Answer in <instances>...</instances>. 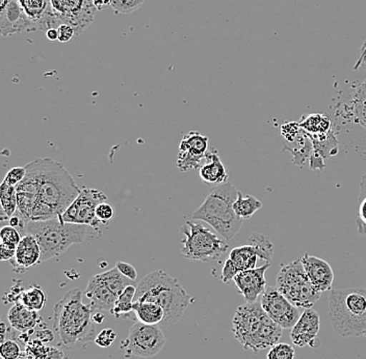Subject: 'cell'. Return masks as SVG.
I'll return each mask as SVG.
<instances>
[{
    "label": "cell",
    "mask_w": 366,
    "mask_h": 359,
    "mask_svg": "<svg viewBox=\"0 0 366 359\" xmlns=\"http://www.w3.org/2000/svg\"><path fill=\"white\" fill-rule=\"evenodd\" d=\"M0 202H1V221L11 218L17 213V187L2 182L0 186Z\"/></svg>",
    "instance_id": "cell-29"
},
{
    "label": "cell",
    "mask_w": 366,
    "mask_h": 359,
    "mask_svg": "<svg viewBox=\"0 0 366 359\" xmlns=\"http://www.w3.org/2000/svg\"><path fill=\"white\" fill-rule=\"evenodd\" d=\"M8 320L14 330L23 335H31L34 328L40 323L41 317L36 310L26 308L22 303H16L9 310Z\"/></svg>",
    "instance_id": "cell-22"
},
{
    "label": "cell",
    "mask_w": 366,
    "mask_h": 359,
    "mask_svg": "<svg viewBox=\"0 0 366 359\" xmlns=\"http://www.w3.org/2000/svg\"><path fill=\"white\" fill-rule=\"evenodd\" d=\"M359 186H360V193H359V201H360L366 196V173L363 175L362 179H361Z\"/></svg>",
    "instance_id": "cell-49"
},
{
    "label": "cell",
    "mask_w": 366,
    "mask_h": 359,
    "mask_svg": "<svg viewBox=\"0 0 366 359\" xmlns=\"http://www.w3.org/2000/svg\"><path fill=\"white\" fill-rule=\"evenodd\" d=\"M136 285H128L127 288L121 293L120 296L117 299L116 303L111 314L114 315V317H120L121 315H127L130 313L134 312V304L136 300L137 294Z\"/></svg>",
    "instance_id": "cell-32"
},
{
    "label": "cell",
    "mask_w": 366,
    "mask_h": 359,
    "mask_svg": "<svg viewBox=\"0 0 366 359\" xmlns=\"http://www.w3.org/2000/svg\"><path fill=\"white\" fill-rule=\"evenodd\" d=\"M145 0H113L112 8L117 14L134 13L143 6Z\"/></svg>",
    "instance_id": "cell-35"
},
{
    "label": "cell",
    "mask_w": 366,
    "mask_h": 359,
    "mask_svg": "<svg viewBox=\"0 0 366 359\" xmlns=\"http://www.w3.org/2000/svg\"><path fill=\"white\" fill-rule=\"evenodd\" d=\"M22 239V234L18 228L11 226H4L0 230V240L1 243L9 246H18Z\"/></svg>",
    "instance_id": "cell-36"
},
{
    "label": "cell",
    "mask_w": 366,
    "mask_h": 359,
    "mask_svg": "<svg viewBox=\"0 0 366 359\" xmlns=\"http://www.w3.org/2000/svg\"><path fill=\"white\" fill-rule=\"evenodd\" d=\"M329 318L343 338L360 337L366 329V290H331Z\"/></svg>",
    "instance_id": "cell-7"
},
{
    "label": "cell",
    "mask_w": 366,
    "mask_h": 359,
    "mask_svg": "<svg viewBox=\"0 0 366 359\" xmlns=\"http://www.w3.org/2000/svg\"><path fill=\"white\" fill-rule=\"evenodd\" d=\"M117 333L112 328H105L100 331L95 338L96 345L102 348H109L116 340Z\"/></svg>",
    "instance_id": "cell-38"
},
{
    "label": "cell",
    "mask_w": 366,
    "mask_h": 359,
    "mask_svg": "<svg viewBox=\"0 0 366 359\" xmlns=\"http://www.w3.org/2000/svg\"><path fill=\"white\" fill-rule=\"evenodd\" d=\"M159 304L164 310L162 325L177 323L191 304V295L183 289L177 278L162 270L151 272L137 283L136 300Z\"/></svg>",
    "instance_id": "cell-3"
},
{
    "label": "cell",
    "mask_w": 366,
    "mask_h": 359,
    "mask_svg": "<svg viewBox=\"0 0 366 359\" xmlns=\"http://www.w3.org/2000/svg\"><path fill=\"white\" fill-rule=\"evenodd\" d=\"M258 257L257 251L255 247L248 244V246H239L233 248L230 251L228 260L233 265L237 273L246 270L256 268Z\"/></svg>",
    "instance_id": "cell-25"
},
{
    "label": "cell",
    "mask_w": 366,
    "mask_h": 359,
    "mask_svg": "<svg viewBox=\"0 0 366 359\" xmlns=\"http://www.w3.org/2000/svg\"><path fill=\"white\" fill-rule=\"evenodd\" d=\"M262 203L253 196H244L239 191L237 201L233 205L235 213L242 219H249L253 216L258 210L262 209Z\"/></svg>",
    "instance_id": "cell-31"
},
{
    "label": "cell",
    "mask_w": 366,
    "mask_h": 359,
    "mask_svg": "<svg viewBox=\"0 0 366 359\" xmlns=\"http://www.w3.org/2000/svg\"><path fill=\"white\" fill-rule=\"evenodd\" d=\"M351 114L354 123L365 128L366 131V80L352 88Z\"/></svg>",
    "instance_id": "cell-27"
},
{
    "label": "cell",
    "mask_w": 366,
    "mask_h": 359,
    "mask_svg": "<svg viewBox=\"0 0 366 359\" xmlns=\"http://www.w3.org/2000/svg\"><path fill=\"white\" fill-rule=\"evenodd\" d=\"M23 352L19 344L14 340H6L0 346V356L2 359H18Z\"/></svg>",
    "instance_id": "cell-37"
},
{
    "label": "cell",
    "mask_w": 366,
    "mask_h": 359,
    "mask_svg": "<svg viewBox=\"0 0 366 359\" xmlns=\"http://www.w3.org/2000/svg\"><path fill=\"white\" fill-rule=\"evenodd\" d=\"M209 138L199 132L191 131L183 136L179 145L177 157V168L182 173H187L192 169H199L202 166L206 153L208 152Z\"/></svg>",
    "instance_id": "cell-14"
},
{
    "label": "cell",
    "mask_w": 366,
    "mask_h": 359,
    "mask_svg": "<svg viewBox=\"0 0 366 359\" xmlns=\"http://www.w3.org/2000/svg\"><path fill=\"white\" fill-rule=\"evenodd\" d=\"M260 304L267 315L283 329H292L302 315L299 308L286 299L277 288L267 287Z\"/></svg>",
    "instance_id": "cell-13"
},
{
    "label": "cell",
    "mask_w": 366,
    "mask_h": 359,
    "mask_svg": "<svg viewBox=\"0 0 366 359\" xmlns=\"http://www.w3.org/2000/svg\"><path fill=\"white\" fill-rule=\"evenodd\" d=\"M25 168L36 182V203L31 221L61 216L81 191L65 166L51 158H38Z\"/></svg>",
    "instance_id": "cell-1"
},
{
    "label": "cell",
    "mask_w": 366,
    "mask_h": 359,
    "mask_svg": "<svg viewBox=\"0 0 366 359\" xmlns=\"http://www.w3.org/2000/svg\"><path fill=\"white\" fill-rule=\"evenodd\" d=\"M362 335L363 337H366V329L365 331H363Z\"/></svg>",
    "instance_id": "cell-52"
},
{
    "label": "cell",
    "mask_w": 366,
    "mask_h": 359,
    "mask_svg": "<svg viewBox=\"0 0 366 359\" xmlns=\"http://www.w3.org/2000/svg\"><path fill=\"white\" fill-rule=\"evenodd\" d=\"M166 342V337L159 325L137 322L130 328L128 338L121 343V349L137 358H149L159 354Z\"/></svg>",
    "instance_id": "cell-11"
},
{
    "label": "cell",
    "mask_w": 366,
    "mask_h": 359,
    "mask_svg": "<svg viewBox=\"0 0 366 359\" xmlns=\"http://www.w3.org/2000/svg\"><path fill=\"white\" fill-rule=\"evenodd\" d=\"M89 226L63 223L56 218L25 223L24 234L33 235L41 247V262L59 257L73 244H79L93 236Z\"/></svg>",
    "instance_id": "cell-6"
},
{
    "label": "cell",
    "mask_w": 366,
    "mask_h": 359,
    "mask_svg": "<svg viewBox=\"0 0 366 359\" xmlns=\"http://www.w3.org/2000/svg\"><path fill=\"white\" fill-rule=\"evenodd\" d=\"M18 359H29V358H27V354L25 353V351L23 352V353L21 354V356H20L19 358Z\"/></svg>",
    "instance_id": "cell-51"
},
{
    "label": "cell",
    "mask_w": 366,
    "mask_h": 359,
    "mask_svg": "<svg viewBox=\"0 0 366 359\" xmlns=\"http://www.w3.org/2000/svg\"><path fill=\"white\" fill-rule=\"evenodd\" d=\"M301 132L302 129L299 123H286L281 126V133L290 143H294Z\"/></svg>",
    "instance_id": "cell-40"
},
{
    "label": "cell",
    "mask_w": 366,
    "mask_h": 359,
    "mask_svg": "<svg viewBox=\"0 0 366 359\" xmlns=\"http://www.w3.org/2000/svg\"><path fill=\"white\" fill-rule=\"evenodd\" d=\"M36 338L46 344V343L54 340V333H52V331L48 330V329H43V330L36 331Z\"/></svg>",
    "instance_id": "cell-46"
},
{
    "label": "cell",
    "mask_w": 366,
    "mask_h": 359,
    "mask_svg": "<svg viewBox=\"0 0 366 359\" xmlns=\"http://www.w3.org/2000/svg\"><path fill=\"white\" fill-rule=\"evenodd\" d=\"M201 180L205 184L222 185L228 182V171L219 156L216 148L208 150L206 153L204 163L199 169Z\"/></svg>",
    "instance_id": "cell-23"
},
{
    "label": "cell",
    "mask_w": 366,
    "mask_h": 359,
    "mask_svg": "<svg viewBox=\"0 0 366 359\" xmlns=\"http://www.w3.org/2000/svg\"><path fill=\"white\" fill-rule=\"evenodd\" d=\"M271 267V263H265L262 267L239 272L234 281L237 290L244 297L247 303H257L260 295L267 289L265 272Z\"/></svg>",
    "instance_id": "cell-17"
},
{
    "label": "cell",
    "mask_w": 366,
    "mask_h": 359,
    "mask_svg": "<svg viewBox=\"0 0 366 359\" xmlns=\"http://www.w3.org/2000/svg\"><path fill=\"white\" fill-rule=\"evenodd\" d=\"M277 289L299 308H312L320 300L322 293L317 291L309 280L301 258L283 264L277 275Z\"/></svg>",
    "instance_id": "cell-8"
},
{
    "label": "cell",
    "mask_w": 366,
    "mask_h": 359,
    "mask_svg": "<svg viewBox=\"0 0 366 359\" xmlns=\"http://www.w3.org/2000/svg\"><path fill=\"white\" fill-rule=\"evenodd\" d=\"M182 253L189 260L207 262L225 253L228 244L200 223L187 221L182 228Z\"/></svg>",
    "instance_id": "cell-9"
},
{
    "label": "cell",
    "mask_w": 366,
    "mask_h": 359,
    "mask_svg": "<svg viewBox=\"0 0 366 359\" xmlns=\"http://www.w3.org/2000/svg\"><path fill=\"white\" fill-rule=\"evenodd\" d=\"M114 215V208L109 203L104 202L98 205L96 209V216L102 223H107Z\"/></svg>",
    "instance_id": "cell-41"
},
{
    "label": "cell",
    "mask_w": 366,
    "mask_h": 359,
    "mask_svg": "<svg viewBox=\"0 0 366 359\" xmlns=\"http://www.w3.org/2000/svg\"><path fill=\"white\" fill-rule=\"evenodd\" d=\"M46 295L42 288L36 285H31L29 289L20 293L18 296L17 303H22L31 310L40 312L45 308Z\"/></svg>",
    "instance_id": "cell-30"
},
{
    "label": "cell",
    "mask_w": 366,
    "mask_h": 359,
    "mask_svg": "<svg viewBox=\"0 0 366 359\" xmlns=\"http://www.w3.org/2000/svg\"><path fill=\"white\" fill-rule=\"evenodd\" d=\"M304 269L313 287L320 293L331 291L334 272L327 261L305 253L301 258Z\"/></svg>",
    "instance_id": "cell-18"
},
{
    "label": "cell",
    "mask_w": 366,
    "mask_h": 359,
    "mask_svg": "<svg viewBox=\"0 0 366 359\" xmlns=\"http://www.w3.org/2000/svg\"><path fill=\"white\" fill-rule=\"evenodd\" d=\"M134 313L137 321L147 325H159L164 319V308L150 301H134Z\"/></svg>",
    "instance_id": "cell-26"
},
{
    "label": "cell",
    "mask_w": 366,
    "mask_h": 359,
    "mask_svg": "<svg viewBox=\"0 0 366 359\" xmlns=\"http://www.w3.org/2000/svg\"><path fill=\"white\" fill-rule=\"evenodd\" d=\"M282 327L274 323L260 303L239 305L232 320V333L242 348L254 353L271 348L282 337Z\"/></svg>",
    "instance_id": "cell-4"
},
{
    "label": "cell",
    "mask_w": 366,
    "mask_h": 359,
    "mask_svg": "<svg viewBox=\"0 0 366 359\" xmlns=\"http://www.w3.org/2000/svg\"><path fill=\"white\" fill-rule=\"evenodd\" d=\"M359 203H360V207H359V218L357 221V226H358L359 233L366 235V196L359 201Z\"/></svg>",
    "instance_id": "cell-43"
},
{
    "label": "cell",
    "mask_w": 366,
    "mask_h": 359,
    "mask_svg": "<svg viewBox=\"0 0 366 359\" xmlns=\"http://www.w3.org/2000/svg\"><path fill=\"white\" fill-rule=\"evenodd\" d=\"M239 191L231 183L217 185L206 196L202 205L194 212V221H204L225 240H232L242 228L244 219L233 209Z\"/></svg>",
    "instance_id": "cell-5"
},
{
    "label": "cell",
    "mask_w": 366,
    "mask_h": 359,
    "mask_svg": "<svg viewBox=\"0 0 366 359\" xmlns=\"http://www.w3.org/2000/svg\"><path fill=\"white\" fill-rule=\"evenodd\" d=\"M249 244L255 247L258 257L265 263H271L274 253V246L267 237L258 233H253L249 238Z\"/></svg>",
    "instance_id": "cell-33"
},
{
    "label": "cell",
    "mask_w": 366,
    "mask_h": 359,
    "mask_svg": "<svg viewBox=\"0 0 366 359\" xmlns=\"http://www.w3.org/2000/svg\"><path fill=\"white\" fill-rule=\"evenodd\" d=\"M296 358V351L292 345L286 343H277L273 347H271L267 353V359H295Z\"/></svg>",
    "instance_id": "cell-34"
},
{
    "label": "cell",
    "mask_w": 366,
    "mask_h": 359,
    "mask_svg": "<svg viewBox=\"0 0 366 359\" xmlns=\"http://www.w3.org/2000/svg\"><path fill=\"white\" fill-rule=\"evenodd\" d=\"M84 293L90 300L94 313H112L119 297L112 291L111 288L104 283L99 274L90 278Z\"/></svg>",
    "instance_id": "cell-20"
},
{
    "label": "cell",
    "mask_w": 366,
    "mask_h": 359,
    "mask_svg": "<svg viewBox=\"0 0 366 359\" xmlns=\"http://www.w3.org/2000/svg\"><path fill=\"white\" fill-rule=\"evenodd\" d=\"M51 11L57 27L68 24L80 36L95 20L96 10L93 0H50Z\"/></svg>",
    "instance_id": "cell-10"
},
{
    "label": "cell",
    "mask_w": 366,
    "mask_h": 359,
    "mask_svg": "<svg viewBox=\"0 0 366 359\" xmlns=\"http://www.w3.org/2000/svg\"><path fill=\"white\" fill-rule=\"evenodd\" d=\"M0 31L2 36L34 31L19 0H0Z\"/></svg>",
    "instance_id": "cell-15"
},
{
    "label": "cell",
    "mask_w": 366,
    "mask_h": 359,
    "mask_svg": "<svg viewBox=\"0 0 366 359\" xmlns=\"http://www.w3.org/2000/svg\"><path fill=\"white\" fill-rule=\"evenodd\" d=\"M107 202L104 192L94 188H84L79 196L59 217L63 223L74 225L89 226L94 230L99 231L102 221L96 216V209L100 203Z\"/></svg>",
    "instance_id": "cell-12"
},
{
    "label": "cell",
    "mask_w": 366,
    "mask_h": 359,
    "mask_svg": "<svg viewBox=\"0 0 366 359\" xmlns=\"http://www.w3.org/2000/svg\"><path fill=\"white\" fill-rule=\"evenodd\" d=\"M359 68L366 69V41L362 47H361L360 56H359L356 66L354 67L355 70Z\"/></svg>",
    "instance_id": "cell-47"
},
{
    "label": "cell",
    "mask_w": 366,
    "mask_h": 359,
    "mask_svg": "<svg viewBox=\"0 0 366 359\" xmlns=\"http://www.w3.org/2000/svg\"><path fill=\"white\" fill-rule=\"evenodd\" d=\"M25 15L34 26V31L57 29L50 0H19Z\"/></svg>",
    "instance_id": "cell-21"
},
{
    "label": "cell",
    "mask_w": 366,
    "mask_h": 359,
    "mask_svg": "<svg viewBox=\"0 0 366 359\" xmlns=\"http://www.w3.org/2000/svg\"><path fill=\"white\" fill-rule=\"evenodd\" d=\"M116 267L126 278H129L130 280L137 281V271L132 265L119 261V262H117Z\"/></svg>",
    "instance_id": "cell-42"
},
{
    "label": "cell",
    "mask_w": 366,
    "mask_h": 359,
    "mask_svg": "<svg viewBox=\"0 0 366 359\" xmlns=\"http://www.w3.org/2000/svg\"><path fill=\"white\" fill-rule=\"evenodd\" d=\"M299 123L302 131L312 141H324L333 132L330 118L322 113L309 114Z\"/></svg>",
    "instance_id": "cell-24"
},
{
    "label": "cell",
    "mask_w": 366,
    "mask_h": 359,
    "mask_svg": "<svg viewBox=\"0 0 366 359\" xmlns=\"http://www.w3.org/2000/svg\"><path fill=\"white\" fill-rule=\"evenodd\" d=\"M25 353L29 359H64L65 354L61 350L47 346L38 338L29 340L26 344Z\"/></svg>",
    "instance_id": "cell-28"
},
{
    "label": "cell",
    "mask_w": 366,
    "mask_h": 359,
    "mask_svg": "<svg viewBox=\"0 0 366 359\" xmlns=\"http://www.w3.org/2000/svg\"><path fill=\"white\" fill-rule=\"evenodd\" d=\"M46 36H47L48 40L50 41H56L59 40V31H57V29H50L46 31Z\"/></svg>",
    "instance_id": "cell-50"
},
{
    "label": "cell",
    "mask_w": 366,
    "mask_h": 359,
    "mask_svg": "<svg viewBox=\"0 0 366 359\" xmlns=\"http://www.w3.org/2000/svg\"><path fill=\"white\" fill-rule=\"evenodd\" d=\"M25 176H26V168H13L6 173V177H4V182L8 183L11 186H17L19 183H21L24 180Z\"/></svg>",
    "instance_id": "cell-39"
},
{
    "label": "cell",
    "mask_w": 366,
    "mask_h": 359,
    "mask_svg": "<svg viewBox=\"0 0 366 359\" xmlns=\"http://www.w3.org/2000/svg\"><path fill=\"white\" fill-rule=\"evenodd\" d=\"M59 31V41L61 43H67L72 40L73 36H76L72 26L68 24H61L57 27Z\"/></svg>",
    "instance_id": "cell-44"
},
{
    "label": "cell",
    "mask_w": 366,
    "mask_h": 359,
    "mask_svg": "<svg viewBox=\"0 0 366 359\" xmlns=\"http://www.w3.org/2000/svg\"><path fill=\"white\" fill-rule=\"evenodd\" d=\"M84 294L80 289L71 290L54 305V331L59 347L74 349L96 338L94 312L82 301Z\"/></svg>",
    "instance_id": "cell-2"
},
{
    "label": "cell",
    "mask_w": 366,
    "mask_h": 359,
    "mask_svg": "<svg viewBox=\"0 0 366 359\" xmlns=\"http://www.w3.org/2000/svg\"><path fill=\"white\" fill-rule=\"evenodd\" d=\"M41 257L42 253L38 240L33 235L24 234L16 249L15 257L11 258L10 263L14 272L24 273L31 267L41 264Z\"/></svg>",
    "instance_id": "cell-19"
},
{
    "label": "cell",
    "mask_w": 366,
    "mask_h": 359,
    "mask_svg": "<svg viewBox=\"0 0 366 359\" xmlns=\"http://www.w3.org/2000/svg\"><path fill=\"white\" fill-rule=\"evenodd\" d=\"M93 4L95 6L96 10L103 11L112 6L113 0H93Z\"/></svg>",
    "instance_id": "cell-48"
},
{
    "label": "cell",
    "mask_w": 366,
    "mask_h": 359,
    "mask_svg": "<svg viewBox=\"0 0 366 359\" xmlns=\"http://www.w3.org/2000/svg\"><path fill=\"white\" fill-rule=\"evenodd\" d=\"M17 246H9V244L0 243V258L1 261H11L15 257Z\"/></svg>",
    "instance_id": "cell-45"
},
{
    "label": "cell",
    "mask_w": 366,
    "mask_h": 359,
    "mask_svg": "<svg viewBox=\"0 0 366 359\" xmlns=\"http://www.w3.org/2000/svg\"><path fill=\"white\" fill-rule=\"evenodd\" d=\"M320 328V315L312 308H306L290 330V340L295 346L300 348L306 346L319 348L320 342L317 337Z\"/></svg>",
    "instance_id": "cell-16"
}]
</instances>
